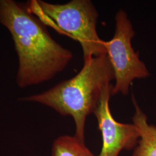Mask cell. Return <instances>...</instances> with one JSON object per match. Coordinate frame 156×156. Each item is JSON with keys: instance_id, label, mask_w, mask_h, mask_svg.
<instances>
[{"instance_id": "277c9868", "label": "cell", "mask_w": 156, "mask_h": 156, "mask_svg": "<svg viewBox=\"0 0 156 156\" xmlns=\"http://www.w3.org/2000/svg\"><path fill=\"white\" fill-rule=\"evenodd\" d=\"M115 31L113 38L105 42L106 54L115 73V84L112 95L128 94L129 86L135 79H145L150 73L139 53L134 50L131 41L135 35L127 13L122 9L115 16Z\"/></svg>"}, {"instance_id": "52a82bcc", "label": "cell", "mask_w": 156, "mask_h": 156, "mask_svg": "<svg viewBox=\"0 0 156 156\" xmlns=\"http://www.w3.org/2000/svg\"><path fill=\"white\" fill-rule=\"evenodd\" d=\"M52 156H94L85 146L84 142L75 136H61L52 146Z\"/></svg>"}, {"instance_id": "8992f818", "label": "cell", "mask_w": 156, "mask_h": 156, "mask_svg": "<svg viewBox=\"0 0 156 156\" xmlns=\"http://www.w3.org/2000/svg\"><path fill=\"white\" fill-rule=\"evenodd\" d=\"M132 99L135 107L133 122L140 133L138 145L133 156H156V126L148 123L147 116L140 108L134 95Z\"/></svg>"}, {"instance_id": "5b68a950", "label": "cell", "mask_w": 156, "mask_h": 156, "mask_svg": "<svg viewBox=\"0 0 156 156\" xmlns=\"http://www.w3.org/2000/svg\"><path fill=\"white\" fill-rule=\"evenodd\" d=\"M113 86L111 84L104 90L94 112L103 142L98 156H118L124 149H133L140 139L139 131L134 124L119 123L113 117L109 105Z\"/></svg>"}, {"instance_id": "7a4b0ae2", "label": "cell", "mask_w": 156, "mask_h": 156, "mask_svg": "<svg viewBox=\"0 0 156 156\" xmlns=\"http://www.w3.org/2000/svg\"><path fill=\"white\" fill-rule=\"evenodd\" d=\"M115 79L111 62L104 54L84 62L73 78L44 92L19 99L49 106L62 116H71L75 124V136L84 142L87 117L94 112L104 90Z\"/></svg>"}, {"instance_id": "3957f363", "label": "cell", "mask_w": 156, "mask_h": 156, "mask_svg": "<svg viewBox=\"0 0 156 156\" xmlns=\"http://www.w3.org/2000/svg\"><path fill=\"white\" fill-rule=\"evenodd\" d=\"M27 9L44 24L78 41L82 48L84 62L106 54L105 42L97 30L98 13L91 1L73 0L54 4L32 0Z\"/></svg>"}, {"instance_id": "6da1fadb", "label": "cell", "mask_w": 156, "mask_h": 156, "mask_svg": "<svg viewBox=\"0 0 156 156\" xmlns=\"http://www.w3.org/2000/svg\"><path fill=\"white\" fill-rule=\"evenodd\" d=\"M0 24L11 34L18 57L20 88L49 81L71 61V51L51 37L44 23L13 0H0Z\"/></svg>"}]
</instances>
